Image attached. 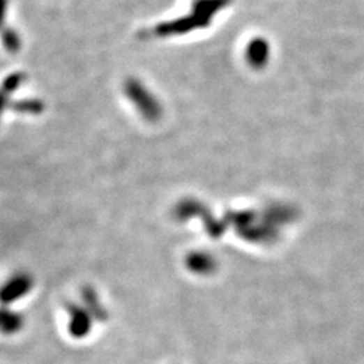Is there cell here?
Instances as JSON below:
<instances>
[{
	"mask_svg": "<svg viewBox=\"0 0 364 364\" xmlns=\"http://www.w3.org/2000/svg\"><path fill=\"white\" fill-rule=\"evenodd\" d=\"M220 7V0H200L196 3L193 13L189 17L180 18V20L163 22L157 24L151 33L157 37H169V36H177L185 34L195 29H200L205 26L211 15Z\"/></svg>",
	"mask_w": 364,
	"mask_h": 364,
	"instance_id": "cell-1",
	"label": "cell"
},
{
	"mask_svg": "<svg viewBox=\"0 0 364 364\" xmlns=\"http://www.w3.org/2000/svg\"><path fill=\"white\" fill-rule=\"evenodd\" d=\"M11 108L20 114L38 115L45 109V104L37 99H29V100H20L11 104Z\"/></svg>",
	"mask_w": 364,
	"mask_h": 364,
	"instance_id": "cell-8",
	"label": "cell"
},
{
	"mask_svg": "<svg viewBox=\"0 0 364 364\" xmlns=\"http://www.w3.org/2000/svg\"><path fill=\"white\" fill-rule=\"evenodd\" d=\"M81 297H82V303L85 309L89 312V314L96 319L104 321L107 319V312L103 308L100 300L98 297V293L91 287V286H85L81 290Z\"/></svg>",
	"mask_w": 364,
	"mask_h": 364,
	"instance_id": "cell-5",
	"label": "cell"
},
{
	"mask_svg": "<svg viewBox=\"0 0 364 364\" xmlns=\"http://www.w3.org/2000/svg\"><path fill=\"white\" fill-rule=\"evenodd\" d=\"M8 98H10V95H7L4 91L0 89V118H1V115H3V112H4V109L8 108V107H11Z\"/></svg>",
	"mask_w": 364,
	"mask_h": 364,
	"instance_id": "cell-10",
	"label": "cell"
},
{
	"mask_svg": "<svg viewBox=\"0 0 364 364\" xmlns=\"http://www.w3.org/2000/svg\"><path fill=\"white\" fill-rule=\"evenodd\" d=\"M33 287V280L27 274H15L0 287V303L7 306L26 296Z\"/></svg>",
	"mask_w": 364,
	"mask_h": 364,
	"instance_id": "cell-3",
	"label": "cell"
},
{
	"mask_svg": "<svg viewBox=\"0 0 364 364\" xmlns=\"http://www.w3.org/2000/svg\"><path fill=\"white\" fill-rule=\"evenodd\" d=\"M0 37H1V43L6 47L7 52L10 53H18L20 46H22V40H20V34L10 27H4L0 31Z\"/></svg>",
	"mask_w": 364,
	"mask_h": 364,
	"instance_id": "cell-7",
	"label": "cell"
},
{
	"mask_svg": "<svg viewBox=\"0 0 364 364\" xmlns=\"http://www.w3.org/2000/svg\"><path fill=\"white\" fill-rule=\"evenodd\" d=\"M124 93L142 116L147 121H157L161 116V105L156 96L138 79H128L124 82Z\"/></svg>",
	"mask_w": 364,
	"mask_h": 364,
	"instance_id": "cell-2",
	"label": "cell"
},
{
	"mask_svg": "<svg viewBox=\"0 0 364 364\" xmlns=\"http://www.w3.org/2000/svg\"><path fill=\"white\" fill-rule=\"evenodd\" d=\"M8 8V0H0V31L4 29V20Z\"/></svg>",
	"mask_w": 364,
	"mask_h": 364,
	"instance_id": "cell-11",
	"label": "cell"
},
{
	"mask_svg": "<svg viewBox=\"0 0 364 364\" xmlns=\"http://www.w3.org/2000/svg\"><path fill=\"white\" fill-rule=\"evenodd\" d=\"M24 81H26V75H24L23 72L11 73V75H8V76L4 79L1 86H0V89L4 91L7 95H11L13 92H15V91L20 88V85H22Z\"/></svg>",
	"mask_w": 364,
	"mask_h": 364,
	"instance_id": "cell-9",
	"label": "cell"
},
{
	"mask_svg": "<svg viewBox=\"0 0 364 364\" xmlns=\"http://www.w3.org/2000/svg\"><path fill=\"white\" fill-rule=\"evenodd\" d=\"M23 325V320L18 313L8 310L7 308L0 309V332L14 333L20 331Z\"/></svg>",
	"mask_w": 364,
	"mask_h": 364,
	"instance_id": "cell-6",
	"label": "cell"
},
{
	"mask_svg": "<svg viewBox=\"0 0 364 364\" xmlns=\"http://www.w3.org/2000/svg\"><path fill=\"white\" fill-rule=\"evenodd\" d=\"M66 310L70 316L69 332L75 338H84L91 331L92 316L85 308H81L76 303H69L66 305Z\"/></svg>",
	"mask_w": 364,
	"mask_h": 364,
	"instance_id": "cell-4",
	"label": "cell"
}]
</instances>
